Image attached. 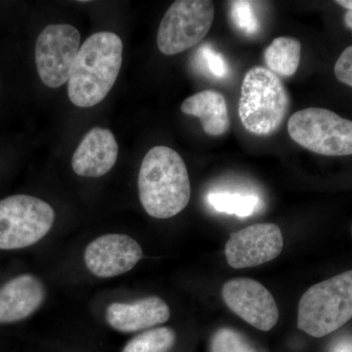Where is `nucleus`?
I'll return each instance as SVG.
<instances>
[{
	"mask_svg": "<svg viewBox=\"0 0 352 352\" xmlns=\"http://www.w3.org/2000/svg\"><path fill=\"white\" fill-rule=\"evenodd\" d=\"M289 109L288 90L279 76L261 66L245 74L238 113L248 131L256 135H270L283 124Z\"/></svg>",
	"mask_w": 352,
	"mask_h": 352,
	"instance_id": "7ed1b4c3",
	"label": "nucleus"
},
{
	"mask_svg": "<svg viewBox=\"0 0 352 352\" xmlns=\"http://www.w3.org/2000/svg\"><path fill=\"white\" fill-rule=\"evenodd\" d=\"M336 78L352 87V45L344 50L335 65Z\"/></svg>",
	"mask_w": 352,
	"mask_h": 352,
	"instance_id": "4be33fe9",
	"label": "nucleus"
},
{
	"mask_svg": "<svg viewBox=\"0 0 352 352\" xmlns=\"http://www.w3.org/2000/svg\"><path fill=\"white\" fill-rule=\"evenodd\" d=\"M212 352H256L242 335L232 329L222 328L212 339Z\"/></svg>",
	"mask_w": 352,
	"mask_h": 352,
	"instance_id": "6ab92c4d",
	"label": "nucleus"
},
{
	"mask_svg": "<svg viewBox=\"0 0 352 352\" xmlns=\"http://www.w3.org/2000/svg\"><path fill=\"white\" fill-rule=\"evenodd\" d=\"M352 319V270L314 285L298 307V328L314 338L330 335Z\"/></svg>",
	"mask_w": 352,
	"mask_h": 352,
	"instance_id": "20e7f679",
	"label": "nucleus"
},
{
	"mask_svg": "<svg viewBox=\"0 0 352 352\" xmlns=\"http://www.w3.org/2000/svg\"><path fill=\"white\" fill-rule=\"evenodd\" d=\"M80 43V32L71 25H50L39 34L36 43V69L46 87L58 88L69 82Z\"/></svg>",
	"mask_w": 352,
	"mask_h": 352,
	"instance_id": "6e6552de",
	"label": "nucleus"
},
{
	"mask_svg": "<svg viewBox=\"0 0 352 352\" xmlns=\"http://www.w3.org/2000/svg\"><path fill=\"white\" fill-rule=\"evenodd\" d=\"M182 111L199 118L204 131L210 136L223 135L230 126L226 98L215 90H204L185 99Z\"/></svg>",
	"mask_w": 352,
	"mask_h": 352,
	"instance_id": "2eb2a0df",
	"label": "nucleus"
},
{
	"mask_svg": "<svg viewBox=\"0 0 352 352\" xmlns=\"http://www.w3.org/2000/svg\"><path fill=\"white\" fill-rule=\"evenodd\" d=\"M44 298L45 288L38 277L13 278L0 288V324L24 320L38 309Z\"/></svg>",
	"mask_w": 352,
	"mask_h": 352,
	"instance_id": "ddd939ff",
	"label": "nucleus"
},
{
	"mask_svg": "<svg viewBox=\"0 0 352 352\" xmlns=\"http://www.w3.org/2000/svg\"><path fill=\"white\" fill-rule=\"evenodd\" d=\"M122 51V39L113 32H96L85 41L69 78L72 103L90 108L105 99L119 76Z\"/></svg>",
	"mask_w": 352,
	"mask_h": 352,
	"instance_id": "f03ea898",
	"label": "nucleus"
},
{
	"mask_svg": "<svg viewBox=\"0 0 352 352\" xmlns=\"http://www.w3.org/2000/svg\"><path fill=\"white\" fill-rule=\"evenodd\" d=\"M222 298L231 311L258 330L268 332L276 326L280 314L272 294L250 278L229 280L222 287Z\"/></svg>",
	"mask_w": 352,
	"mask_h": 352,
	"instance_id": "1a4fd4ad",
	"label": "nucleus"
},
{
	"mask_svg": "<svg viewBox=\"0 0 352 352\" xmlns=\"http://www.w3.org/2000/svg\"><path fill=\"white\" fill-rule=\"evenodd\" d=\"M139 199L145 212L157 219L182 212L189 204L191 185L186 164L166 146L148 151L138 175Z\"/></svg>",
	"mask_w": 352,
	"mask_h": 352,
	"instance_id": "f257e3e1",
	"label": "nucleus"
},
{
	"mask_svg": "<svg viewBox=\"0 0 352 352\" xmlns=\"http://www.w3.org/2000/svg\"><path fill=\"white\" fill-rule=\"evenodd\" d=\"M336 3L339 4V6L344 7L346 10L352 11V0H337Z\"/></svg>",
	"mask_w": 352,
	"mask_h": 352,
	"instance_id": "393cba45",
	"label": "nucleus"
},
{
	"mask_svg": "<svg viewBox=\"0 0 352 352\" xmlns=\"http://www.w3.org/2000/svg\"><path fill=\"white\" fill-rule=\"evenodd\" d=\"M208 201L217 212L235 214L239 217H247L254 214L259 203L258 197L226 193V192L210 193Z\"/></svg>",
	"mask_w": 352,
	"mask_h": 352,
	"instance_id": "a211bd4d",
	"label": "nucleus"
},
{
	"mask_svg": "<svg viewBox=\"0 0 352 352\" xmlns=\"http://www.w3.org/2000/svg\"><path fill=\"white\" fill-rule=\"evenodd\" d=\"M199 59L206 71L215 78H224L228 76L229 69L221 53L217 52L210 45L201 46L199 50Z\"/></svg>",
	"mask_w": 352,
	"mask_h": 352,
	"instance_id": "412c9836",
	"label": "nucleus"
},
{
	"mask_svg": "<svg viewBox=\"0 0 352 352\" xmlns=\"http://www.w3.org/2000/svg\"><path fill=\"white\" fill-rule=\"evenodd\" d=\"M302 44L289 36L275 38L264 51L266 67L278 76L289 78L295 75L300 62Z\"/></svg>",
	"mask_w": 352,
	"mask_h": 352,
	"instance_id": "dca6fc26",
	"label": "nucleus"
},
{
	"mask_svg": "<svg viewBox=\"0 0 352 352\" xmlns=\"http://www.w3.org/2000/svg\"><path fill=\"white\" fill-rule=\"evenodd\" d=\"M229 4H230L231 18L237 29L249 36L256 34L259 24L252 9V2L236 0V1L229 2Z\"/></svg>",
	"mask_w": 352,
	"mask_h": 352,
	"instance_id": "aec40b11",
	"label": "nucleus"
},
{
	"mask_svg": "<svg viewBox=\"0 0 352 352\" xmlns=\"http://www.w3.org/2000/svg\"><path fill=\"white\" fill-rule=\"evenodd\" d=\"M283 245L276 224H254L231 234L226 245L227 263L235 270L261 265L280 256Z\"/></svg>",
	"mask_w": 352,
	"mask_h": 352,
	"instance_id": "9d476101",
	"label": "nucleus"
},
{
	"mask_svg": "<svg viewBox=\"0 0 352 352\" xmlns=\"http://www.w3.org/2000/svg\"><path fill=\"white\" fill-rule=\"evenodd\" d=\"M142 248L129 236L107 234L92 241L85 252V265L95 276H119L142 258Z\"/></svg>",
	"mask_w": 352,
	"mask_h": 352,
	"instance_id": "9b49d317",
	"label": "nucleus"
},
{
	"mask_svg": "<svg viewBox=\"0 0 352 352\" xmlns=\"http://www.w3.org/2000/svg\"><path fill=\"white\" fill-rule=\"evenodd\" d=\"M170 317V307L159 296H148L133 303H112L106 312L109 325L122 333L138 332L161 325Z\"/></svg>",
	"mask_w": 352,
	"mask_h": 352,
	"instance_id": "4468645a",
	"label": "nucleus"
},
{
	"mask_svg": "<svg viewBox=\"0 0 352 352\" xmlns=\"http://www.w3.org/2000/svg\"><path fill=\"white\" fill-rule=\"evenodd\" d=\"M214 17V3L208 0L173 2L160 24L157 47L168 56L188 50L207 36Z\"/></svg>",
	"mask_w": 352,
	"mask_h": 352,
	"instance_id": "0eeeda50",
	"label": "nucleus"
},
{
	"mask_svg": "<svg viewBox=\"0 0 352 352\" xmlns=\"http://www.w3.org/2000/svg\"><path fill=\"white\" fill-rule=\"evenodd\" d=\"M175 340V332L170 328L153 329L129 340L122 352H168Z\"/></svg>",
	"mask_w": 352,
	"mask_h": 352,
	"instance_id": "f3484780",
	"label": "nucleus"
},
{
	"mask_svg": "<svg viewBox=\"0 0 352 352\" xmlns=\"http://www.w3.org/2000/svg\"><path fill=\"white\" fill-rule=\"evenodd\" d=\"M55 221L50 204L29 195L0 201V250L30 247L47 235Z\"/></svg>",
	"mask_w": 352,
	"mask_h": 352,
	"instance_id": "423d86ee",
	"label": "nucleus"
},
{
	"mask_svg": "<svg viewBox=\"0 0 352 352\" xmlns=\"http://www.w3.org/2000/svg\"><path fill=\"white\" fill-rule=\"evenodd\" d=\"M344 24L352 31V11L347 10L344 14Z\"/></svg>",
	"mask_w": 352,
	"mask_h": 352,
	"instance_id": "b1692460",
	"label": "nucleus"
},
{
	"mask_svg": "<svg viewBox=\"0 0 352 352\" xmlns=\"http://www.w3.org/2000/svg\"><path fill=\"white\" fill-rule=\"evenodd\" d=\"M289 138L315 154L323 156L352 155V120L332 111L307 108L289 117Z\"/></svg>",
	"mask_w": 352,
	"mask_h": 352,
	"instance_id": "39448f33",
	"label": "nucleus"
},
{
	"mask_svg": "<svg viewBox=\"0 0 352 352\" xmlns=\"http://www.w3.org/2000/svg\"><path fill=\"white\" fill-rule=\"evenodd\" d=\"M335 352H352V342H340L339 346L336 347Z\"/></svg>",
	"mask_w": 352,
	"mask_h": 352,
	"instance_id": "5701e85b",
	"label": "nucleus"
},
{
	"mask_svg": "<svg viewBox=\"0 0 352 352\" xmlns=\"http://www.w3.org/2000/svg\"><path fill=\"white\" fill-rule=\"evenodd\" d=\"M119 145L113 132L107 129H90L78 146L72 166L82 177H101L117 163Z\"/></svg>",
	"mask_w": 352,
	"mask_h": 352,
	"instance_id": "f8f14e48",
	"label": "nucleus"
}]
</instances>
